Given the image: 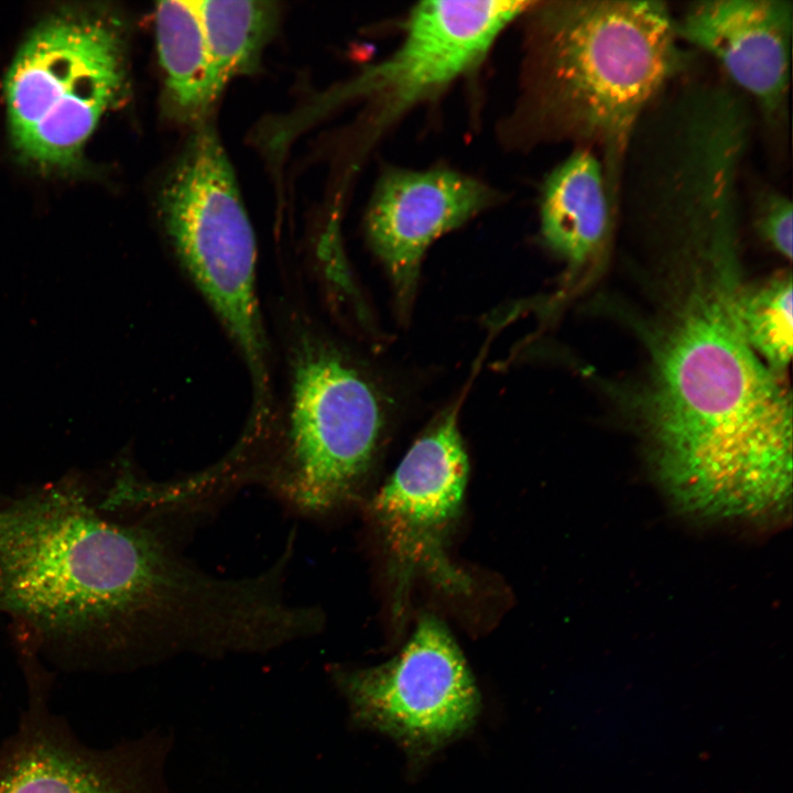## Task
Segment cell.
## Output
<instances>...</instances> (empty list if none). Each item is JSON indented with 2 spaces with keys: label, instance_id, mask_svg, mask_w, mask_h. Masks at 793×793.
Wrapping results in <instances>:
<instances>
[{
  "label": "cell",
  "instance_id": "cell-1",
  "mask_svg": "<svg viewBox=\"0 0 793 793\" xmlns=\"http://www.w3.org/2000/svg\"><path fill=\"white\" fill-rule=\"evenodd\" d=\"M251 612L248 580L195 571L72 479L0 508V615L18 632L28 689L48 687L43 660L107 671L182 649L220 653Z\"/></svg>",
  "mask_w": 793,
  "mask_h": 793
},
{
  "label": "cell",
  "instance_id": "cell-2",
  "mask_svg": "<svg viewBox=\"0 0 793 793\" xmlns=\"http://www.w3.org/2000/svg\"><path fill=\"white\" fill-rule=\"evenodd\" d=\"M682 260L692 276L651 349L642 394L652 461L682 510L768 520L790 498L791 393L745 337L737 252Z\"/></svg>",
  "mask_w": 793,
  "mask_h": 793
},
{
  "label": "cell",
  "instance_id": "cell-3",
  "mask_svg": "<svg viewBox=\"0 0 793 793\" xmlns=\"http://www.w3.org/2000/svg\"><path fill=\"white\" fill-rule=\"evenodd\" d=\"M536 109L547 132L598 148L617 203L627 148L643 113L691 65L661 1L535 2Z\"/></svg>",
  "mask_w": 793,
  "mask_h": 793
},
{
  "label": "cell",
  "instance_id": "cell-4",
  "mask_svg": "<svg viewBox=\"0 0 793 793\" xmlns=\"http://www.w3.org/2000/svg\"><path fill=\"white\" fill-rule=\"evenodd\" d=\"M115 21L88 12L48 18L22 44L4 80L12 141L29 161L75 164L102 116L126 89Z\"/></svg>",
  "mask_w": 793,
  "mask_h": 793
},
{
  "label": "cell",
  "instance_id": "cell-5",
  "mask_svg": "<svg viewBox=\"0 0 793 793\" xmlns=\"http://www.w3.org/2000/svg\"><path fill=\"white\" fill-rule=\"evenodd\" d=\"M159 210L177 258L262 388L265 343L256 294L254 233L227 153L205 122L167 171Z\"/></svg>",
  "mask_w": 793,
  "mask_h": 793
},
{
  "label": "cell",
  "instance_id": "cell-6",
  "mask_svg": "<svg viewBox=\"0 0 793 793\" xmlns=\"http://www.w3.org/2000/svg\"><path fill=\"white\" fill-rule=\"evenodd\" d=\"M384 420L372 382L335 350L309 345L294 369L283 492L306 511L345 501L371 465Z\"/></svg>",
  "mask_w": 793,
  "mask_h": 793
},
{
  "label": "cell",
  "instance_id": "cell-7",
  "mask_svg": "<svg viewBox=\"0 0 793 793\" xmlns=\"http://www.w3.org/2000/svg\"><path fill=\"white\" fill-rule=\"evenodd\" d=\"M355 723L431 751L467 730L480 706L467 663L435 617L420 620L392 660L370 669L336 671Z\"/></svg>",
  "mask_w": 793,
  "mask_h": 793
},
{
  "label": "cell",
  "instance_id": "cell-8",
  "mask_svg": "<svg viewBox=\"0 0 793 793\" xmlns=\"http://www.w3.org/2000/svg\"><path fill=\"white\" fill-rule=\"evenodd\" d=\"M458 405L436 417L370 502L371 517L393 561L399 590L416 573L449 590H465L469 585L445 552L468 478Z\"/></svg>",
  "mask_w": 793,
  "mask_h": 793
},
{
  "label": "cell",
  "instance_id": "cell-9",
  "mask_svg": "<svg viewBox=\"0 0 793 793\" xmlns=\"http://www.w3.org/2000/svg\"><path fill=\"white\" fill-rule=\"evenodd\" d=\"M534 1H424L404 25L402 42L348 88L376 106L380 129L439 95L484 59L499 34Z\"/></svg>",
  "mask_w": 793,
  "mask_h": 793
},
{
  "label": "cell",
  "instance_id": "cell-10",
  "mask_svg": "<svg viewBox=\"0 0 793 793\" xmlns=\"http://www.w3.org/2000/svg\"><path fill=\"white\" fill-rule=\"evenodd\" d=\"M47 700L29 699L17 729L0 742V793H170L171 734L89 746Z\"/></svg>",
  "mask_w": 793,
  "mask_h": 793
},
{
  "label": "cell",
  "instance_id": "cell-11",
  "mask_svg": "<svg viewBox=\"0 0 793 793\" xmlns=\"http://www.w3.org/2000/svg\"><path fill=\"white\" fill-rule=\"evenodd\" d=\"M683 44L709 56L765 123H785L793 34L790 0H702L675 18Z\"/></svg>",
  "mask_w": 793,
  "mask_h": 793
},
{
  "label": "cell",
  "instance_id": "cell-12",
  "mask_svg": "<svg viewBox=\"0 0 793 793\" xmlns=\"http://www.w3.org/2000/svg\"><path fill=\"white\" fill-rule=\"evenodd\" d=\"M493 197L484 183L448 169L391 170L380 177L366 232L389 273L400 311L410 308L430 245L489 207Z\"/></svg>",
  "mask_w": 793,
  "mask_h": 793
},
{
  "label": "cell",
  "instance_id": "cell-13",
  "mask_svg": "<svg viewBox=\"0 0 793 793\" xmlns=\"http://www.w3.org/2000/svg\"><path fill=\"white\" fill-rule=\"evenodd\" d=\"M615 214L605 166L594 150L578 146L547 175L540 202L541 235L572 270L601 254Z\"/></svg>",
  "mask_w": 793,
  "mask_h": 793
},
{
  "label": "cell",
  "instance_id": "cell-14",
  "mask_svg": "<svg viewBox=\"0 0 793 793\" xmlns=\"http://www.w3.org/2000/svg\"><path fill=\"white\" fill-rule=\"evenodd\" d=\"M155 37L167 116L178 123H204L222 90L194 1L159 2Z\"/></svg>",
  "mask_w": 793,
  "mask_h": 793
},
{
  "label": "cell",
  "instance_id": "cell-15",
  "mask_svg": "<svg viewBox=\"0 0 793 793\" xmlns=\"http://www.w3.org/2000/svg\"><path fill=\"white\" fill-rule=\"evenodd\" d=\"M216 80L224 90L230 79L253 72L280 20L271 1L193 0Z\"/></svg>",
  "mask_w": 793,
  "mask_h": 793
},
{
  "label": "cell",
  "instance_id": "cell-16",
  "mask_svg": "<svg viewBox=\"0 0 793 793\" xmlns=\"http://www.w3.org/2000/svg\"><path fill=\"white\" fill-rule=\"evenodd\" d=\"M792 276L786 272L758 286L741 287L738 300L748 344L770 369L782 376L792 357Z\"/></svg>",
  "mask_w": 793,
  "mask_h": 793
},
{
  "label": "cell",
  "instance_id": "cell-17",
  "mask_svg": "<svg viewBox=\"0 0 793 793\" xmlns=\"http://www.w3.org/2000/svg\"><path fill=\"white\" fill-rule=\"evenodd\" d=\"M793 206L790 197L775 189L760 194L756 224L761 238L784 259L792 258Z\"/></svg>",
  "mask_w": 793,
  "mask_h": 793
}]
</instances>
